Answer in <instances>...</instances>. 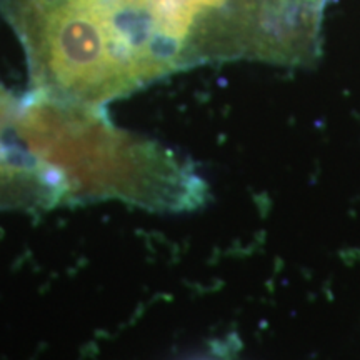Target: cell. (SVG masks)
<instances>
[{
	"label": "cell",
	"instance_id": "2",
	"mask_svg": "<svg viewBox=\"0 0 360 360\" xmlns=\"http://www.w3.org/2000/svg\"><path fill=\"white\" fill-rule=\"evenodd\" d=\"M62 204L53 175L25 152L0 142V209L40 210Z\"/></svg>",
	"mask_w": 360,
	"mask_h": 360
},
{
	"label": "cell",
	"instance_id": "1",
	"mask_svg": "<svg viewBox=\"0 0 360 360\" xmlns=\"http://www.w3.org/2000/svg\"><path fill=\"white\" fill-rule=\"evenodd\" d=\"M12 134L56 177L62 204L117 199L154 210H186L204 193L182 160L115 127L98 107L30 92L19 102Z\"/></svg>",
	"mask_w": 360,
	"mask_h": 360
}]
</instances>
